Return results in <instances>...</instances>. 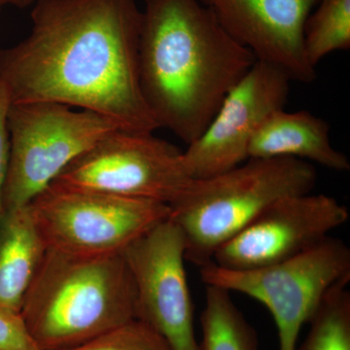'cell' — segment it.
Returning a JSON list of instances; mask_svg holds the SVG:
<instances>
[{"instance_id":"cell-10","label":"cell","mask_w":350,"mask_h":350,"mask_svg":"<svg viewBox=\"0 0 350 350\" xmlns=\"http://www.w3.org/2000/svg\"><path fill=\"white\" fill-rule=\"evenodd\" d=\"M349 218V209L331 196L308 193L285 198L223 244L213 262L232 271L280 264L312 250Z\"/></svg>"},{"instance_id":"cell-6","label":"cell","mask_w":350,"mask_h":350,"mask_svg":"<svg viewBox=\"0 0 350 350\" xmlns=\"http://www.w3.org/2000/svg\"><path fill=\"white\" fill-rule=\"evenodd\" d=\"M206 286L239 292L269 310L278 328L280 350H296L304 325L308 323L334 285L350 278V250L340 239H324L312 250L287 261L232 271L213 262L200 268Z\"/></svg>"},{"instance_id":"cell-7","label":"cell","mask_w":350,"mask_h":350,"mask_svg":"<svg viewBox=\"0 0 350 350\" xmlns=\"http://www.w3.org/2000/svg\"><path fill=\"white\" fill-rule=\"evenodd\" d=\"M27 206L47 250L87 255L123 252L170 213L155 200L54 185Z\"/></svg>"},{"instance_id":"cell-11","label":"cell","mask_w":350,"mask_h":350,"mask_svg":"<svg viewBox=\"0 0 350 350\" xmlns=\"http://www.w3.org/2000/svg\"><path fill=\"white\" fill-rule=\"evenodd\" d=\"M291 80L280 69L257 61L223 100L204 133L183 151L192 179L206 178L248 160L258 128L286 103Z\"/></svg>"},{"instance_id":"cell-4","label":"cell","mask_w":350,"mask_h":350,"mask_svg":"<svg viewBox=\"0 0 350 350\" xmlns=\"http://www.w3.org/2000/svg\"><path fill=\"white\" fill-rule=\"evenodd\" d=\"M312 163L294 158L248 159L234 169L193 179L170 206L185 239V259L202 268L216 251L278 200L312 193Z\"/></svg>"},{"instance_id":"cell-15","label":"cell","mask_w":350,"mask_h":350,"mask_svg":"<svg viewBox=\"0 0 350 350\" xmlns=\"http://www.w3.org/2000/svg\"><path fill=\"white\" fill-rule=\"evenodd\" d=\"M230 293L223 288L206 286L199 350H258L256 333Z\"/></svg>"},{"instance_id":"cell-19","label":"cell","mask_w":350,"mask_h":350,"mask_svg":"<svg viewBox=\"0 0 350 350\" xmlns=\"http://www.w3.org/2000/svg\"><path fill=\"white\" fill-rule=\"evenodd\" d=\"M0 350H42L34 342L20 312L0 308Z\"/></svg>"},{"instance_id":"cell-14","label":"cell","mask_w":350,"mask_h":350,"mask_svg":"<svg viewBox=\"0 0 350 350\" xmlns=\"http://www.w3.org/2000/svg\"><path fill=\"white\" fill-rule=\"evenodd\" d=\"M46 251L29 206L4 213L0 224V308L21 313Z\"/></svg>"},{"instance_id":"cell-13","label":"cell","mask_w":350,"mask_h":350,"mask_svg":"<svg viewBox=\"0 0 350 350\" xmlns=\"http://www.w3.org/2000/svg\"><path fill=\"white\" fill-rule=\"evenodd\" d=\"M294 158L347 172V156L331 144L330 125L308 111L276 110L265 120L251 139L248 159Z\"/></svg>"},{"instance_id":"cell-12","label":"cell","mask_w":350,"mask_h":350,"mask_svg":"<svg viewBox=\"0 0 350 350\" xmlns=\"http://www.w3.org/2000/svg\"><path fill=\"white\" fill-rule=\"evenodd\" d=\"M199 1L257 61L280 69L291 81H314L317 68L306 59L304 25L319 0Z\"/></svg>"},{"instance_id":"cell-21","label":"cell","mask_w":350,"mask_h":350,"mask_svg":"<svg viewBox=\"0 0 350 350\" xmlns=\"http://www.w3.org/2000/svg\"><path fill=\"white\" fill-rule=\"evenodd\" d=\"M36 0H0V7L3 5H13L21 7H27L36 2Z\"/></svg>"},{"instance_id":"cell-18","label":"cell","mask_w":350,"mask_h":350,"mask_svg":"<svg viewBox=\"0 0 350 350\" xmlns=\"http://www.w3.org/2000/svg\"><path fill=\"white\" fill-rule=\"evenodd\" d=\"M69 350H172L160 335L148 325L133 319L103 334L87 344Z\"/></svg>"},{"instance_id":"cell-3","label":"cell","mask_w":350,"mask_h":350,"mask_svg":"<svg viewBox=\"0 0 350 350\" xmlns=\"http://www.w3.org/2000/svg\"><path fill=\"white\" fill-rule=\"evenodd\" d=\"M135 298L122 253L47 250L21 314L41 349L69 350L135 319Z\"/></svg>"},{"instance_id":"cell-16","label":"cell","mask_w":350,"mask_h":350,"mask_svg":"<svg viewBox=\"0 0 350 350\" xmlns=\"http://www.w3.org/2000/svg\"><path fill=\"white\" fill-rule=\"evenodd\" d=\"M304 48L313 68L337 51L350 48V0H319L304 25Z\"/></svg>"},{"instance_id":"cell-22","label":"cell","mask_w":350,"mask_h":350,"mask_svg":"<svg viewBox=\"0 0 350 350\" xmlns=\"http://www.w3.org/2000/svg\"><path fill=\"white\" fill-rule=\"evenodd\" d=\"M0 8H1V7H0Z\"/></svg>"},{"instance_id":"cell-17","label":"cell","mask_w":350,"mask_h":350,"mask_svg":"<svg viewBox=\"0 0 350 350\" xmlns=\"http://www.w3.org/2000/svg\"><path fill=\"white\" fill-rule=\"evenodd\" d=\"M350 278L331 288L308 321L310 331L296 350H350Z\"/></svg>"},{"instance_id":"cell-9","label":"cell","mask_w":350,"mask_h":350,"mask_svg":"<svg viewBox=\"0 0 350 350\" xmlns=\"http://www.w3.org/2000/svg\"><path fill=\"white\" fill-rule=\"evenodd\" d=\"M135 282V319L160 334L172 350H199L194 305L185 269V239L170 218L122 252Z\"/></svg>"},{"instance_id":"cell-2","label":"cell","mask_w":350,"mask_h":350,"mask_svg":"<svg viewBox=\"0 0 350 350\" xmlns=\"http://www.w3.org/2000/svg\"><path fill=\"white\" fill-rule=\"evenodd\" d=\"M139 84L159 128L189 145L256 63L199 0H144Z\"/></svg>"},{"instance_id":"cell-1","label":"cell","mask_w":350,"mask_h":350,"mask_svg":"<svg viewBox=\"0 0 350 350\" xmlns=\"http://www.w3.org/2000/svg\"><path fill=\"white\" fill-rule=\"evenodd\" d=\"M142 18L135 0H36L29 36L0 50L11 103H62L154 133L138 72Z\"/></svg>"},{"instance_id":"cell-20","label":"cell","mask_w":350,"mask_h":350,"mask_svg":"<svg viewBox=\"0 0 350 350\" xmlns=\"http://www.w3.org/2000/svg\"><path fill=\"white\" fill-rule=\"evenodd\" d=\"M11 100L5 87L0 82V224L4 216L3 189L10 157V137L8 131V112Z\"/></svg>"},{"instance_id":"cell-8","label":"cell","mask_w":350,"mask_h":350,"mask_svg":"<svg viewBox=\"0 0 350 350\" xmlns=\"http://www.w3.org/2000/svg\"><path fill=\"white\" fill-rule=\"evenodd\" d=\"M183 151L149 131L116 129L75 159L50 185L174 202L192 181Z\"/></svg>"},{"instance_id":"cell-5","label":"cell","mask_w":350,"mask_h":350,"mask_svg":"<svg viewBox=\"0 0 350 350\" xmlns=\"http://www.w3.org/2000/svg\"><path fill=\"white\" fill-rule=\"evenodd\" d=\"M118 125L91 110L62 103H11L10 157L3 189L4 213L27 206L69 163Z\"/></svg>"}]
</instances>
